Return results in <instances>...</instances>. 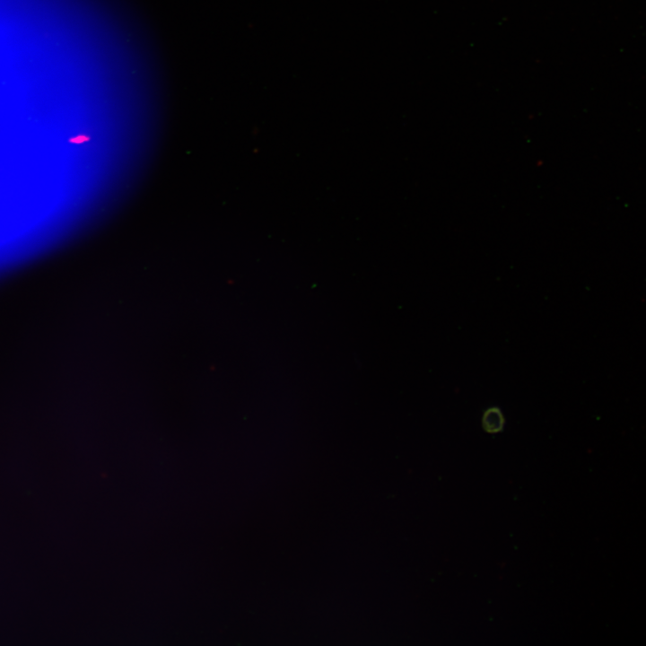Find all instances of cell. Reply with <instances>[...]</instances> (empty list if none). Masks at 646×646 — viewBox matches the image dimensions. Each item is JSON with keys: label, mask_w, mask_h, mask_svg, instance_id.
<instances>
[{"label": "cell", "mask_w": 646, "mask_h": 646, "mask_svg": "<svg viewBox=\"0 0 646 646\" xmlns=\"http://www.w3.org/2000/svg\"><path fill=\"white\" fill-rule=\"evenodd\" d=\"M505 417L498 406H490L484 410L481 418L482 427L490 434H496L503 431Z\"/></svg>", "instance_id": "obj_1"}]
</instances>
